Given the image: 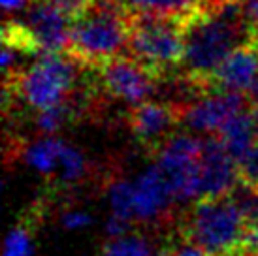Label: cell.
<instances>
[{
    "label": "cell",
    "instance_id": "cell-28",
    "mask_svg": "<svg viewBox=\"0 0 258 256\" xmlns=\"http://www.w3.org/2000/svg\"><path fill=\"white\" fill-rule=\"evenodd\" d=\"M245 94H247V98H249L251 104H258V76H256V79H254V83L251 85V89Z\"/></svg>",
    "mask_w": 258,
    "mask_h": 256
},
{
    "label": "cell",
    "instance_id": "cell-10",
    "mask_svg": "<svg viewBox=\"0 0 258 256\" xmlns=\"http://www.w3.org/2000/svg\"><path fill=\"white\" fill-rule=\"evenodd\" d=\"M239 183V170L236 158L217 134L204 138L200 155V196L198 198H221L228 196Z\"/></svg>",
    "mask_w": 258,
    "mask_h": 256
},
{
    "label": "cell",
    "instance_id": "cell-12",
    "mask_svg": "<svg viewBox=\"0 0 258 256\" xmlns=\"http://www.w3.org/2000/svg\"><path fill=\"white\" fill-rule=\"evenodd\" d=\"M181 122L179 106L149 102L132 106L128 113V124L132 134L147 147H158L168 136H172L173 126Z\"/></svg>",
    "mask_w": 258,
    "mask_h": 256
},
{
    "label": "cell",
    "instance_id": "cell-27",
    "mask_svg": "<svg viewBox=\"0 0 258 256\" xmlns=\"http://www.w3.org/2000/svg\"><path fill=\"white\" fill-rule=\"evenodd\" d=\"M247 252L251 256H258V228L249 230V237H247Z\"/></svg>",
    "mask_w": 258,
    "mask_h": 256
},
{
    "label": "cell",
    "instance_id": "cell-14",
    "mask_svg": "<svg viewBox=\"0 0 258 256\" xmlns=\"http://www.w3.org/2000/svg\"><path fill=\"white\" fill-rule=\"evenodd\" d=\"M217 136H219L222 140V143L226 145V149L230 151V155L237 160L243 153H247V151L258 142L251 109H243V111H239L237 115H234V117L219 130Z\"/></svg>",
    "mask_w": 258,
    "mask_h": 256
},
{
    "label": "cell",
    "instance_id": "cell-11",
    "mask_svg": "<svg viewBox=\"0 0 258 256\" xmlns=\"http://www.w3.org/2000/svg\"><path fill=\"white\" fill-rule=\"evenodd\" d=\"M23 23L29 27L43 53H64L70 45L74 19L49 0H30Z\"/></svg>",
    "mask_w": 258,
    "mask_h": 256
},
{
    "label": "cell",
    "instance_id": "cell-5",
    "mask_svg": "<svg viewBox=\"0 0 258 256\" xmlns=\"http://www.w3.org/2000/svg\"><path fill=\"white\" fill-rule=\"evenodd\" d=\"M78 60L70 53H43L34 64L23 68L15 78L4 79V87L34 109L57 106L72 94L78 78Z\"/></svg>",
    "mask_w": 258,
    "mask_h": 256
},
{
    "label": "cell",
    "instance_id": "cell-25",
    "mask_svg": "<svg viewBox=\"0 0 258 256\" xmlns=\"http://www.w3.org/2000/svg\"><path fill=\"white\" fill-rule=\"evenodd\" d=\"M130 226H132V221L111 213L108 222H106V234H108L109 239L111 237H121V235L130 234Z\"/></svg>",
    "mask_w": 258,
    "mask_h": 256
},
{
    "label": "cell",
    "instance_id": "cell-19",
    "mask_svg": "<svg viewBox=\"0 0 258 256\" xmlns=\"http://www.w3.org/2000/svg\"><path fill=\"white\" fill-rule=\"evenodd\" d=\"M87 173V160L83 153L74 147L70 143H66L62 155H60V166H58V177L64 183H78L79 179H83Z\"/></svg>",
    "mask_w": 258,
    "mask_h": 256
},
{
    "label": "cell",
    "instance_id": "cell-4",
    "mask_svg": "<svg viewBox=\"0 0 258 256\" xmlns=\"http://www.w3.org/2000/svg\"><path fill=\"white\" fill-rule=\"evenodd\" d=\"M247 230L230 196L198 198L185 221V237L209 256H241L247 250Z\"/></svg>",
    "mask_w": 258,
    "mask_h": 256
},
{
    "label": "cell",
    "instance_id": "cell-9",
    "mask_svg": "<svg viewBox=\"0 0 258 256\" xmlns=\"http://www.w3.org/2000/svg\"><path fill=\"white\" fill-rule=\"evenodd\" d=\"M251 102L243 93H232V91H213L196 96L190 104L179 107L181 122L186 130L194 134H219L226 122L247 109Z\"/></svg>",
    "mask_w": 258,
    "mask_h": 256
},
{
    "label": "cell",
    "instance_id": "cell-29",
    "mask_svg": "<svg viewBox=\"0 0 258 256\" xmlns=\"http://www.w3.org/2000/svg\"><path fill=\"white\" fill-rule=\"evenodd\" d=\"M251 115H252V122H254V130H256V136H258V104H251Z\"/></svg>",
    "mask_w": 258,
    "mask_h": 256
},
{
    "label": "cell",
    "instance_id": "cell-17",
    "mask_svg": "<svg viewBox=\"0 0 258 256\" xmlns=\"http://www.w3.org/2000/svg\"><path fill=\"white\" fill-rule=\"evenodd\" d=\"M230 200L237 207L239 215L243 217L245 224L249 230L258 228V188L252 185H247L243 181H239L232 192L228 194Z\"/></svg>",
    "mask_w": 258,
    "mask_h": 256
},
{
    "label": "cell",
    "instance_id": "cell-7",
    "mask_svg": "<svg viewBox=\"0 0 258 256\" xmlns=\"http://www.w3.org/2000/svg\"><path fill=\"white\" fill-rule=\"evenodd\" d=\"M204 140L194 132L172 134L157 147L155 164L170 185L175 204L200 196V155Z\"/></svg>",
    "mask_w": 258,
    "mask_h": 256
},
{
    "label": "cell",
    "instance_id": "cell-6",
    "mask_svg": "<svg viewBox=\"0 0 258 256\" xmlns=\"http://www.w3.org/2000/svg\"><path fill=\"white\" fill-rule=\"evenodd\" d=\"M111 213L132 222H155L175 204L170 185L155 162L134 179H119L108 188Z\"/></svg>",
    "mask_w": 258,
    "mask_h": 256
},
{
    "label": "cell",
    "instance_id": "cell-2",
    "mask_svg": "<svg viewBox=\"0 0 258 256\" xmlns=\"http://www.w3.org/2000/svg\"><path fill=\"white\" fill-rule=\"evenodd\" d=\"M132 10L126 0H93L72 23L68 51L79 64L100 66L126 49Z\"/></svg>",
    "mask_w": 258,
    "mask_h": 256
},
{
    "label": "cell",
    "instance_id": "cell-8",
    "mask_svg": "<svg viewBox=\"0 0 258 256\" xmlns=\"http://www.w3.org/2000/svg\"><path fill=\"white\" fill-rule=\"evenodd\" d=\"M94 70L98 72L104 91L130 106L145 102L157 89V76L128 53L109 58Z\"/></svg>",
    "mask_w": 258,
    "mask_h": 256
},
{
    "label": "cell",
    "instance_id": "cell-3",
    "mask_svg": "<svg viewBox=\"0 0 258 256\" xmlns=\"http://www.w3.org/2000/svg\"><path fill=\"white\" fill-rule=\"evenodd\" d=\"M185 19L177 15L132 12L126 53L158 79L177 72L185 55Z\"/></svg>",
    "mask_w": 258,
    "mask_h": 256
},
{
    "label": "cell",
    "instance_id": "cell-24",
    "mask_svg": "<svg viewBox=\"0 0 258 256\" xmlns=\"http://www.w3.org/2000/svg\"><path fill=\"white\" fill-rule=\"evenodd\" d=\"M91 222H93V217L81 209H72V211L62 215V226L66 230H83Z\"/></svg>",
    "mask_w": 258,
    "mask_h": 256
},
{
    "label": "cell",
    "instance_id": "cell-1",
    "mask_svg": "<svg viewBox=\"0 0 258 256\" xmlns=\"http://www.w3.org/2000/svg\"><path fill=\"white\" fill-rule=\"evenodd\" d=\"M251 40L239 0L215 10L198 8L185 19V55L179 70L209 93V81L232 51Z\"/></svg>",
    "mask_w": 258,
    "mask_h": 256
},
{
    "label": "cell",
    "instance_id": "cell-22",
    "mask_svg": "<svg viewBox=\"0 0 258 256\" xmlns=\"http://www.w3.org/2000/svg\"><path fill=\"white\" fill-rule=\"evenodd\" d=\"M236 162L239 170V181L258 188V142L237 158Z\"/></svg>",
    "mask_w": 258,
    "mask_h": 256
},
{
    "label": "cell",
    "instance_id": "cell-20",
    "mask_svg": "<svg viewBox=\"0 0 258 256\" xmlns=\"http://www.w3.org/2000/svg\"><path fill=\"white\" fill-rule=\"evenodd\" d=\"M70 119H72V106L66 100L57 106L40 109L36 115V126L42 134H57Z\"/></svg>",
    "mask_w": 258,
    "mask_h": 256
},
{
    "label": "cell",
    "instance_id": "cell-30",
    "mask_svg": "<svg viewBox=\"0 0 258 256\" xmlns=\"http://www.w3.org/2000/svg\"><path fill=\"white\" fill-rule=\"evenodd\" d=\"M160 256H175L173 252H166V254H160Z\"/></svg>",
    "mask_w": 258,
    "mask_h": 256
},
{
    "label": "cell",
    "instance_id": "cell-21",
    "mask_svg": "<svg viewBox=\"0 0 258 256\" xmlns=\"http://www.w3.org/2000/svg\"><path fill=\"white\" fill-rule=\"evenodd\" d=\"M32 239L27 228H14L6 237L4 243V254L2 256H32Z\"/></svg>",
    "mask_w": 258,
    "mask_h": 256
},
{
    "label": "cell",
    "instance_id": "cell-18",
    "mask_svg": "<svg viewBox=\"0 0 258 256\" xmlns=\"http://www.w3.org/2000/svg\"><path fill=\"white\" fill-rule=\"evenodd\" d=\"M102 256H153V249L144 235L126 234L111 237L106 243Z\"/></svg>",
    "mask_w": 258,
    "mask_h": 256
},
{
    "label": "cell",
    "instance_id": "cell-16",
    "mask_svg": "<svg viewBox=\"0 0 258 256\" xmlns=\"http://www.w3.org/2000/svg\"><path fill=\"white\" fill-rule=\"evenodd\" d=\"M132 12L188 17L200 8V0H126Z\"/></svg>",
    "mask_w": 258,
    "mask_h": 256
},
{
    "label": "cell",
    "instance_id": "cell-26",
    "mask_svg": "<svg viewBox=\"0 0 258 256\" xmlns=\"http://www.w3.org/2000/svg\"><path fill=\"white\" fill-rule=\"evenodd\" d=\"M173 254L175 256H209L206 250L202 249L200 245H196V243L190 241V239H186V237L175 247Z\"/></svg>",
    "mask_w": 258,
    "mask_h": 256
},
{
    "label": "cell",
    "instance_id": "cell-23",
    "mask_svg": "<svg viewBox=\"0 0 258 256\" xmlns=\"http://www.w3.org/2000/svg\"><path fill=\"white\" fill-rule=\"evenodd\" d=\"M49 2L72 19H78L79 15L85 14L87 8L93 4V0H49Z\"/></svg>",
    "mask_w": 258,
    "mask_h": 256
},
{
    "label": "cell",
    "instance_id": "cell-13",
    "mask_svg": "<svg viewBox=\"0 0 258 256\" xmlns=\"http://www.w3.org/2000/svg\"><path fill=\"white\" fill-rule=\"evenodd\" d=\"M258 76V42L249 40L224 58L209 81L211 91L247 93Z\"/></svg>",
    "mask_w": 258,
    "mask_h": 256
},
{
    "label": "cell",
    "instance_id": "cell-15",
    "mask_svg": "<svg viewBox=\"0 0 258 256\" xmlns=\"http://www.w3.org/2000/svg\"><path fill=\"white\" fill-rule=\"evenodd\" d=\"M66 142L57 138L55 134H43L40 140L32 142L25 149L23 158L27 166H30L34 171L42 173V175H51L58 171L60 166V155L64 149Z\"/></svg>",
    "mask_w": 258,
    "mask_h": 256
}]
</instances>
